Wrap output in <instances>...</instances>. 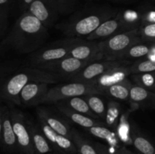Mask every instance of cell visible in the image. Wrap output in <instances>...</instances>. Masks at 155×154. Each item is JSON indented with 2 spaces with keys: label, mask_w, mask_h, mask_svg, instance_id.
Segmentation results:
<instances>
[{
  "label": "cell",
  "mask_w": 155,
  "mask_h": 154,
  "mask_svg": "<svg viewBox=\"0 0 155 154\" xmlns=\"http://www.w3.org/2000/svg\"><path fill=\"white\" fill-rule=\"evenodd\" d=\"M48 36V29L27 11L20 15L2 40L1 48L14 50L20 54H32L42 48Z\"/></svg>",
  "instance_id": "1"
},
{
  "label": "cell",
  "mask_w": 155,
  "mask_h": 154,
  "mask_svg": "<svg viewBox=\"0 0 155 154\" xmlns=\"http://www.w3.org/2000/svg\"><path fill=\"white\" fill-rule=\"evenodd\" d=\"M118 11L116 9L107 7L94 8L77 13L56 27L67 37H87L103 23L116 16Z\"/></svg>",
  "instance_id": "2"
},
{
  "label": "cell",
  "mask_w": 155,
  "mask_h": 154,
  "mask_svg": "<svg viewBox=\"0 0 155 154\" xmlns=\"http://www.w3.org/2000/svg\"><path fill=\"white\" fill-rule=\"evenodd\" d=\"M61 77L57 74L47 72L36 67L24 68L9 77L2 85L0 97L7 104L21 105L20 95L24 86L30 82H45L54 84Z\"/></svg>",
  "instance_id": "3"
},
{
  "label": "cell",
  "mask_w": 155,
  "mask_h": 154,
  "mask_svg": "<svg viewBox=\"0 0 155 154\" xmlns=\"http://www.w3.org/2000/svg\"><path fill=\"white\" fill-rule=\"evenodd\" d=\"M142 42L139 28L99 41L102 60H120L130 47Z\"/></svg>",
  "instance_id": "4"
},
{
  "label": "cell",
  "mask_w": 155,
  "mask_h": 154,
  "mask_svg": "<svg viewBox=\"0 0 155 154\" xmlns=\"http://www.w3.org/2000/svg\"><path fill=\"white\" fill-rule=\"evenodd\" d=\"M78 39L77 37H67L42 47L30 54L29 63L32 67L38 68L64 58L69 56L71 47Z\"/></svg>",
  "instance_id": "5"
},
{
  "label": "cell",
  "mask_w": 155,
  "mask_h": 154,
  "mask_svg": "<svg viewBox=\"0 0 155 154\" xmlns=\"http://www.w3.org/2000/svg\"><path fill=\"white\" fill-rule=\"evenodd\" d=\"M90 94L103 95V94L92 84L71 82L68 84L60 85L50 88L41 101V104H56L74 97H83Z\"/></svg>",
  "instance_id": "6"
},
{
  "label": "cell",
  "mask_w": 155,
  "mask_h": 154,
  "mask_svg": "<svg viewBox=\"0 0 155 154\" xmlns=\"http://www.w3.org/2000/svg\"><path fill=\"white\" fill-rule=\"evenodd\" d=\"M11 110L13 128L16 135L20 154H35L31 133L29 127V119L23 112L15 107V104H8Z\"/></svg>",
  "instance_id": "7"
},
{
  "label": "cell",
  "mask_w": 155,
  "mask_h": 154,
  "mask_svg": "<svg viewBox=\"0 0 155 154\" xmlns=\"http://www.w3.org/2000/svg\"><path fill=\"white\" fill-rule=\"evenodd\" d=\"M0 140L2 150L5 153L17 154L19 152L8 104L2 105L0 108Z\"/></svg>",
  "instance_id": "8"
},
{
  "label": "cell",
  "mask_w": 155,
  "mask_h": 154,
  "mask_svg": "<svg viewBox=\"0 0 155 154\" xmlns=\"http://www.w3.org/2000/svg\"><path fill=\"white\" fill-rule=\"evenodd\" d=\"M132 64L129 60H98L88 64L81 72L71 79V82L92 84L96 79L113 68Z\"/></svg>",
  "instance_id": "9"
},
{
  "label": "cell",
  "mask_w": 155,
  "mask_h": 154,
  "mask_svg": "<svg viewBox=\"0 0 155 154\" xmlns=\"http://www.w3.org/2000/svg\"><path fill=\"white\" fill-rule=\"evenodd\" d=\"M91 62L79 60L69 55L58 61L39 66L38 69L57 74L61 78L64 77L71 79L81 72Z\"/></svg>",
  "instance_id": "10"
},
{
  "label": "cell",
  "mask_w": 155,
  "mask_h": 154,
  "mask_svg": "<svg viewBox=\"0 0 155 154\" xmlns=\"http://www.w3.org/2000/svg\"><path fill=\"white\" fill-rule=\"evenodd\" d=\"M27 11L37 18L48 29L54 25L60 14L57 0H33Z\"/></svg>",
  "instance_id": "11"
},
{
  "label": "cell",
  "mask_w": 155,
  "mask_h": 154,
  "mask_svg": "<svg viewBox=\"0 0 155 154\" xmlns=\"http://www.w3.org/2000/svg\"><path fill=\"white\" fill-rule=\"evenodd\" d=\"M69 55L91 63L102 60L99 41H85L78 39L71 47Z\"/></svg>",
  "instance_id": "12"
},
{
  "label": "cell",
  "mask_w": 155,
  "mask_h": 154,
  "mask_svg": "<svg viewBox=\"0 0 155 154\" xmlns=\"http://www.w3.org/2000/svg\"><path fill=\"white\" fill-rule=\"evenodd\" d=\"M130 31L121 18L120 11L116 16L103 23L95 31L86 37L89 41H102L114 36Z\"/></svg>",
  "instance_id": "13"
},
{
  "label": "cell",
  "mask_w": 155,
  "mask_h": 154,
  "mask_svg": "<svg viewBox=\"0 0 155 154\" xmlns=\"http://www.w3.org/2000/svg\"><path fill=\"white\" fill-rule=\"evenodd\" d=\"M39 126L52 146L53 149L57 151V152L64 154H76V152H78L77 146L72 139L57 133L41 120H39Z\"/></svg>",
  "instance_id": "14"
},
{
  "label": "cell",
  "mask_w": 155,
  "mask_h": 154,
  "mask_svg": "<svg viewBox=\"0 0 155 154\" xmlns=\"http://www.w3.org/2000/svg\"><path fill=\"white\" fill-rule=\"evenodd\" d=\"M130 66L131 64L113 68L96 79L92 84L104 95V91L107 88L127 79L129 75L132 74Z\"/></svg>",
  "instance_id": "15"
},
{
  "label": "cell",
  "mask_w": 155,
  "mask_h": 154,
  "mask_svg": "<svg viewBox=\"0 0 155 154\" xmlns=\"http://www.w3.org/2000/svg\"><path fill=\"white\" fill-rule=\"evenodd\" d=\"M48 84L45 82H30L24 86L20 95L21 105L24 107H36L48 93Z\"/></svg>",
  "instance_id": "16"
},
{
  "label": "cell",
  "mask_w": 155,
  "mask_h": 154,
  "mask_svg": "<svg viewBox=\"0 0 155 154\" xmlns=\"http://www.w3.org/2000/svg\"><path fill=\"white\" fill-rule=\"evenodd\" d=\"M38 119L51 127L58 134L72 139V128L64 119L45 107H39L36 110Z\"/></svg>",
  "instance_id": "17"
},
{
  "label": "cell",
  "mask_w": 155,
  "mask_h": 154,
  "mask_svg": "<svg viewBox=\"0 0 155 154\" xmlns=\"http://www.w3.org/2000/svg\"><path fill=\"white\" fill-rule=\"evenodd\" d=\"M130 104L143 110H155V92L133 85L130 91Z\"/></svg>",
  "instance_id": "18"
},
{
  "label": "cell",
  "mask_w": 155,
  "mask_h": 154,
  "mask_svg": "<svg viewBox=\"0 0 155 154\" xmlns=\"http://www.w3.org/2000/svg\"><path fill=\"white\" fill-rule=\"evenodd\" d=\"M55 104L56 107L60 111V113H61L66 117L71 119L73 122L80 126L83 127L86 129L95 126H107L105 122H100L98 119H95L93 118L86 116V115L74 111L72 109L70 108L68 105H66L63 101L58 102Z\"/></svg>",
  "instance_id": "19"
},
{
  "label": "cell",
  "mask_w": 155,
  "mask_h": 154,
  "mask_svg": "<svg viewBox=\"0 0 155 154\" xmlns=\"http://www.w3.org/2000/svg\"><path fill=\"white\" fill-rule=\"evenodd\" d=\"M131 143L139 154H155L154 142L141 132L136 125L132 124L130 130Z\"/></svg>",
  "instance_id": "20"
},
{
  "label": "cell",
  "mask_w": 155,
  "mask_h": 154,
  "mask_svg": "<svg viewBox=\"0 0 155 154\" xmlns=\"http://www.w3.org/2000/svg\"><path fill=\"white\" fill-rule=\"evenodd\" d=\"M29 127L32 136L35 154H46L52 151L53 148L44 134L40 127L29 120Z\"/></svg>",
  "instance_id": "21"
},
{
  "label": "cell",
  "mask_w": 155,
  "mask_h": 154,
  "mask_svg": "<svg viewBox=\"0 0 155 154\" xmlns=\"http://www.w3.org/2000/svg\"><path fill=\"white\" fill-rule=\"evenodd\" d=\"M154 43L148 42H139L130 47L126 52L123 54L120 60H139V59L147 58L151 54L154 48Z\"/></svg>",
  "instance_id": "22"
},
{
  "label": "cell",
  "mask_w": 155,
  "mask_h": 154,
  "mask_svg": "<svg viewBox=\"0 0 155 154\" xmlns=\"http://www.w3.org/2000/svg\"><path fill=\"white\" fill-rule=\"evenodd\" d=\"M133 82L127 79L123 82L114 85L104 91V95L113 98L119 101H130V91L133 87Z\"/></svg>",
  "instance_id": "23"
},
{
  "label": "cell",
  "mask_w": 155,
  "mask_h": 154,
  "mask_svg": "<svg viewBox=\"0 0 155 154\" xmlns=\"http://www.w3.org/2000/svg\"><path fill=\"white\" fill-rule=\"evenodd\" d=\"M87 131L95 137L104 140L107 142L109 145L115 149H118L119 146V140L117 134L114 131L107 128V126H95L92 128H86Z\"/></svg>",
  "instance_id": "24"
},
{
  "label": "cell",
  "mask_w": 155,
  "mask_h": 154,
  "mask_svg": "<svg viewBox=\"0 0 155 154\" xmlns=\"http://www.w3.org/2000/svg\"><path fill=\"white\" fill-rule=\"evenodd\" d=\"M62 101L70 108L77 113L86 115V116L93 118L95 119H98L99 118L92 111L85 98H82L81 97H74V98H69V99Z\"/></svg>",
  "instance_id": "25"
},
{
  "label": "cell",
  "mask_w": 155,
  "mask_h": 154,
  "mask_svg": "<svg viewBox=\"0 0 155 154\" xmlns=\"http://www.w3.org/2000/svg\"><path fill=\"white\" fill-rule=\"evenodd\" d=\"M72 140L80 154H99L95 144H92L79 133L75 128H72Z\"/></svg>",
  "instance_id": "26"
},
{
  "label": "cell",
  "mask_w": 155,
  "mask_h": 154,
  "mask_svg": "<svg viewBox=\"0 0 155 154\" xmlns=\"http://www.w3.org/2000/svg\"><path fill=\"white\" fill-rule=\"evenodd\" d=\"M14 0H0V38L5 37L8 27V18L11 6Z\"/></svg>",
  "instance_id": "27"
},
{
  "label": "cell",
  "mask_w": 155,
  "mask_h": 154,
  "mask_svg": "<svg viewBox=\"0 0 155 154\" xmlns=\"http://www.w3.org/2000/svg\"><path fill=\"white\" fill-rule=\"evenodd\" d=\"M130 77L136 85L151 91L155 89V72L131 74Z\"/></svg>",
  "instance_id": "28"
},
{
  "label": "cell",
  "mask_w": 155,
  "mask_h": 154,
  "mask_svg": "<svg viewBox=\"0 0 155 154\" xmlns=\"http://www.w3.org/2000/svg\"><path fill=\"white\" fill-rule=\"evenodd\" d=\"M99 95H101L90 94V95H87L84 97L92 111L99 118L105 119L107 107H105L104 101L100 98Z\"/></svg>",
  "instance_id": "29"
},
{
  "label": "cell",
  "mask_w": 155,
  "mask_h": 154,
  "mask_svg": "<svg viewBox=\"0 0 155 154\" xmlns=\"http://www.w3.org/2000/svg\"><path fill=\"white\" fill-rule=\"evenodd\" d=\"M120 110L121 107L119 103L116 101H110L108 103L105 117V124L107 126L111 128H115L117 126Z\"/></svg>",
  "instance_id": "30"
},
{
  "label": "cell",
  "mask_w": 155,
  "mask_h": 154,
  "mask_svg": "<svg viewBox=\"0 0 155 154\" xmlns=\"http://www.w3.org/2000/svg\"><path fill=\"white\" fill-rule=\"evenodd\" d=\"M120 12L122 20L129 30H133L140 27L142 21L139 12H136L133 10H127L125 11H120Z\"/></svg>",
  "instance_id": "31"
},
{
  "label": "cell",
  "mask_w": 155,
  "mask_h": 154,
  "mask_svg": "<svg viewBox=\"0 0 155 154\" xmlns=\"http://www.w3.org/2000/svg\"><path fill=\"white\" fill-rule=\"evenodd\" d=\"M131 73L155 72V60L143 58L136 60L131 64Z\"/></svg>",
  "instance_id": "32"
},
{
  "label": "cell",
  "mask_w": 155,
  "mask_h": 154,
  "mask_svg": "<svg viewBox=\"0 0 155 154\" xmlns=\"http://www.w3.org/2000/svg\"><path fill=\"white\" fill-rule=\"evenodd\" d=\"M139 30L142 42L155 44V23L141 25Z\"/></svg>",
  "instance_id": "33"
},
{
  "label": "cell",
  "mask_w": 155,
  "mask_h": 154,
  "mask_svg": "<svg viewBox=\"0 0 155 154\" xmlns=\"http://www.w3.org/2000/svg\"><path fill=\"white\" fill-rule=\"evenodd\" d=\"M77 0H57L60 14H68L71 12L75 6Z\"/></svg>",
  "instance_id": "34"
},
{
  "label": "cell",
  "mask_w": 155,
  "mask_h": 154,
  "mask_svg": "<svg viewBox=\"0 0 155 154\" xmlns=\"http://www.w3.org/2000/svg\"><path fill=\"white\" fill-rule=\"evenodd\" d=\"M141 14V25L154 24L155 23V8H151L149 9H145L140 13Z\"/></svg>",
  "instance_id": "35"
},
{
  "label": "cell",
  "mask_w": 155,
  "mask_h": 154,
  "mask_svg": "<svg viewBox=\"0 0 155 154\" xmlns=\"http://www.w3.org/2000/svg\"><path fill=\"white\" fill-rule=\"evenodd\" d=\"M18 2H19V3H18L19 10L21 11V14H23L28 10L29 7L33 2V0H18Z\"/></svg>",
  "instance_id": "36"
},
{
  "label": "cell",
  "mask_w": 155,
  "mask_h": 154,
  "mask_svg": "<svg viewBox=\"0 0 155 154\" xmlns=\"http://www.w3.org/2000/svg\"><path fill=\"white\" fill-rule=\"evenodd\" d=\"M112 154H130V150L127 149L125 146H120L118 149H115Z\"/></svg>",
  "instance_id": "37"
},
{
  "label": "cell",
  "mask_w": 155,
  "mask_h": 154,
  "mask_svg": "<svg viewBox=\"0 0 155 154\" xmlns=\"http://www.w3.org/2000/svg\"><path fill=\"white\" fill-rule=\"evenodd\" d=\"M97 149H98V152H99V154H111L110 153V152H108L107 149H106L104 146L101 144H95Z\"/></svg>",
  "instance_id": "38"
},
{
  "label": "cell",
  "mask_w": 155,
  "mask_h": 154,
  "mask_svg": "<svg viewBox=\"0 0 155 154\" xmlns=\"http://www.w3.org/2000/svg\"><path fill=\"white\" fill-rule=\"evenodd\" d=\"M130 154H139L138 152H132V151H130Z\"/></svg>",
  "instance_id": "39"
},
{
  "label": "cell",
  "mask_w": 155,
  "mask_h": 154,
  "mask_svg": "<svg viewBox=\"0 0 155 154\" xmlns=\"http://www.w3.org/2000/svg\"><path fill=\"white\" fill-rule=\"evenodd\" d=\"M56 154H64V153H61V152H57Z\"/></svg>",
  "instance_id": "40"
},
{
  "label": "cell",
  "mask_w": 155,
  "mask_h": 154,
  "mask_svg": "<svg viewBox=\"0 0 155 154\" xmlns=\"http://www.w3.org/2000/svg\"><path fill=\"white\" fill-rule=\"evenodd\" d=\"M154 91V92H155V89H154V91Z\"/></svg>",
  "instance_id": "41"
},
{
  "label": "cell",
  "mask_w": 155,
  "mask_h": 154,
  "mask_svg": "<svg viewBox=\"0 0 155 154\" xmlns=\"http://www.w3.org/2000/svg\"><path fill=\"white\" fill-rule=\"evenodd\" d=\"M46 154H50V153H46Z\"/></svg>",
  "instance_id": "42"
},
{
  "label": "cell",
  "mask_w": 155,
  "mask_h": 154,
  "mask_svg": "<svg viewBox=\"0 0 155 154\" xmlns=\"http://www.w3.org/2000/svg\"><path fill=\"white\" fill-rule=\"evenodd\" d=\"M15 0H14V2H15Z\"/></svg>",
  "instance_id": "43"
},
{
  "label": "cell",
  "mask_w": 155,
  "mask_h": 154,
  "mask_svg": "<svg viewBox=\"0 0 155 154\" xmlns=\"http://www.w3.org/2000/svg\"><path fill=\"white\" fill-rule=\"evenodd\" d=\"M77 154H80V153H77Z\"/></svg>",
  "instance_id": "44"
}]
</instances>
